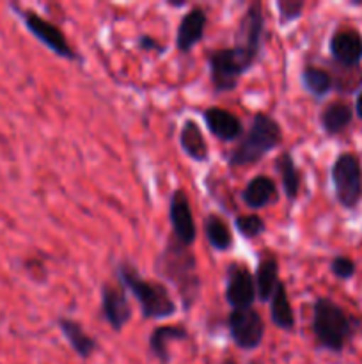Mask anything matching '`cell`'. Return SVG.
Returning <instances> with one entry per match:
<instances>
[{"instance_id":"cell-31","label":"cell","mask_w":362,"mask_h":364,"mask_svg":"<svg viewBox=\"0 0 362 364\" xmlns=\"http://www.w3.org/2000/svg\"><path fill=\"white\" fill-rule=\"evenodd\" d=\"M170 7H183L185 2H167Z\"/></svg>"},{"instance_id":"cell-9","label":"cell","mask_w":362,"mask_h":364,"mask_svg":"<svg viewBox=\"0 0 362 364\" xmlns=\"http://www.w3.org/2000/svg\"><path fill=\"white\" fill-rule=\"evenodd\" d=\"M227 329L233 343L240 350H256L265 340V320L254 308L233 309L227 318Z\"/></svg>"},{"instance_id":"cell-12","label":"cell","mask_w":362,"mask_h":364,"mask_svg":"<svg viewBox=\"0 0 362 364\" xmlns=\"http://www.w3.org/2000/svg\"><path fill=\"white\" fill-rule=\"evenodd\" d=\"M102 313L112 331L121 333L131 320V304L123 284L105 283L102 287Z\"/></svg>"},{"instance_id":"cell-26","label":"cell","mask_w":362,"mask_h":364,"mask_svg":"<svg viewBox=\"0 0 362 364\" xmlns=\"http://www.w3.org/2000/svg\"><path fill=\"white\" fill-rule=\"evenodd\" d=\"M234 230L243 237L245 240H254L261 237L266 231V223L258 213H247V215L234 217Z\"/></svg>"},{"instance_id":"cell-14","label":"cell","mask_w":362,"mask_h":364,"mask_svg":"<svg viewBox=\"0 0 362 364\" xmlns=\"http://www.w3.org/2000/svg\"><path fill=\"white\" fill-rule=\"evenodd\" d=\"M206 25H208V14L202 7L195 6L188 9L177 25L176 48L181 53H190L204 39Z\"/></svg>"},{"instance_id":"cell-11","label":"cell","mask_w":362,"mask_h":364,"mask_svg":"<svg viewBox=\"0 0 362 364\" xmlns=\"http://www.w3.org/2000/svg\"><path fill=\"white\" fill-rule=\"evenodd\" d=\"M169 220L172 226V237L180 244L192 247L197 238V230H195L194 213H192L190 199L183 188H176L170 194L169 199Z\"/></svg>"},{"instance_id":"cell-21","label":"cell","mask_w":362,"mask_h":364,"mask_svg":"<svg viewBox=\"0 0 362 364\" xmlns=\"http://www.w3.org/2000/svg\"><path fill=\"white\" fill-rule=\"evenodd\" d=\"M270 320H272V323L277 329L286 331V333H291L295 329V323H297L293 306H291L286 284L283 281L277 284L275 291H273L272 299H270Z\"/></svg>"},{"instance_id":"cell-33","label":"cell","mask_w":362,"mask_h":364,"mask_svg":"<svg viewBox=\"0 0 362 364\" xmlns=\"http://www.w3.org/2000/svg\"><path fill=\"white\" fill-rule=\"evenodd\" d=\"M251 364H254V363H251Z\"/></svg>"},{"instance_id":"cell-15","label":"cell","mask_w":362,"mask_h":364,"mask_svg":"<svg viewBox=\"0 0 362 364\" xmlns=\"http://www.w3.org/2000/svg\"><path fill=\"white\" fill-rule=\"evenodd\" d=\"M202 119L209 134L222 142H234L243 135V124L240 117L222 107L206 109L202 112Z\"/></svg>"},{"instance_id":"cell-7","label":"cell","mask_w":362,"mask_h":364,"mask_svg":"<svg viewBox=\"0 0 362 364\" xmlns=\"http://www.w3.org/2000/svg\"><path fill=\"white\" fill-rule=\"evenodd\" d=\"M263 38H265V13L261 2H252L238 21L234 48L254 66L263 52Z\"/></svg>"},{"instance_id":"cell-24","label":"cell","mask_w":362,"mask_h":364,"mask_svg":"<svg viewBox=\"0 0 362 364\" xmlns=\"http://www.w3.org/2000/svg\"><path fill=\"white\" fill-rule=\"evenodd\" d=\"M204 237L209 247L216 252H226L233 247V231L226 219L216 213L204 217Z\"/></svg>"},{"instance_id":"cell-13","label":"cell","mask_w":362,"mask_h":364,"mask_svg":"<svg viewBox=\"0 0 362 364\" xmlns=\"http://www.w3.org/2000/svg\"><path fill=\"white\" fill-rule=\"evenodd\" d=\"M332 59L343 68H358L362 63V34L351 27L337 28L329 43Z\"/></svg>"},{"instance_id":"cell-5","label":"cell","mask_w":362,"mask_h":364,"mask_svg":"<svg viewBox=\"0 0 362 364\" xmlns=\"http://www.w3.org/2000/svg\"><path fill=\"white\" fill-rule=\"evenodd\" d=\"M209 80L215 92H231L238 87L240 78L252 70V64L234 46H224L208 52Z\"/></svg>"},{"instance_id":"cell-16","label":"cell","mask_w":362,"mask_h":364,"mask_svg":"<svg viewBox=\"0 0 362 364\" xmlns=\"http://www.w3.org/2000/svg\"><path fill=\"white\" fill-rule=\"evenodd\" d=\"M277 199H279V188H277L275 181L265 174H258L252 178L241 191V201L254 212L273 205L277 203Z\"/></svg>"},{"instance_id":"cell-23","label":"cell","mask_w":362,"mask_h":364,"mask_svg":"<svg viewBox=\"0 0 362 364\" xmlns=\"http://www.w3.org/2000/svg\"><path fill=\"white\" fill-rule=\"evenodd\" d=\"M353 121V109L350 103L337 100V102H330L325 109L319 114V123L325 134L337 135L341 132L346 130Z\"/></svg>"},{"instance_id":"cell-28","label":"cell","mask_w":362,"mask_h":364,"mask_svg":"<svg viewBox=\"0 0 362 364\" xmlns=\"http://www.w3.org/2000/svg\"><path fill=\"white\" fill-rule=\"evenodd\" d=\"M330 272L341 281H348L355 276L357 272V265L351 258L348 256H334L332 262H330Z\"/></svg>"},{"instance_id":"cell-6","label":"cell","mask_w":362,"mask_h":364,"mask_svg":"<svg viewBox=\"0 0 362 364\" xmlns=\"http://www.w3.org/2000/svg\"><path fill=\"white\" fill-rule=\"evenodd\" d=\"M334 194L343 208L353 210L362 199V164L355 153H339L332 169Z\"/></svg>"},{"instance_id":"cell-18","label":"cell","mask_w":362,"mask_h":364,"mask_svg":"<svg viewBox=\"0 0 362 364\" xmlns=\"http://www.w3.org/2000/svg\"><path fill=\"white\" fill-rule=\"evenodd\" d=\"M188 338V331L180 323L158 326L149 334V352L160 364H169V345L174 341H185Z\"/></svg>"},{"instance_id":"cell-17","label":"cell","mask_w":362,"mask_h":364,"mask_svg":"<svg viewBox=\"0 0 362 364\" xmlns=\"http://www.w3.org/2000/svg\"><path fill=\"white\" fill-rule=\"evenodd\" d=\"M57 327H59L64 340L70 343V347L73 348V352L80 359H89L98 350V340L85 333L82 323H78L77 320L67 318V316H59L57 318Z\"/></svg>"},{"instance_id":"cell-20","label":"cell","mask_w":362,"mask_h":364,"mask_svg":"<svg viewBox=\"0 0 362 364\" xmlns=\"http://www.w3.org/2000/svg\"><path fill=\"white\" fill-rule=\"evenodd\" d=\"M180 146L185 155L194 162H206L208 160V144H206L204 134L201 127L194 119H187L181 124L180 130Z\"/></svg>"},{"instance_id":"cell-8","label":"cell","mask_w":362,"mask_h":364,"mask_svg":"<svg viewBox=\"0 0 362 364\" xmlns=\"http://www.w3.org/2000/svg\"><path fill=\"white\" fill-rule=\"evenodd\" d=\"M14 11L20 14V18L23 20L27 31L38 39L41 45H45L50 52H53L55 55H59L60 59L67 60H78L77 52L71 48L70 41H67L66 34L62 32V28H59V25H55L53 21L46 20V18L39 16L34 11H25L18 9L14 6Z\"/></svg>"},{"instance_id":"cell-19","label":"cell","mask_w":362,"mask_h":364,"mask_svg":"<svg viewBox=\"0 0 362 364\" xmlns=\"http://www.w3.org/2000/svg\"><path fill=\"white\" fill-rule=\"evenodd\" d=\"M254 283H256V297H258V301L270 302L277 284L280 283L279 262H277L275 256L263 255V258L259 259L258 267H256Z\"/></svg>"},{"instance_id":"cell-29","label":"cell","mask_w":362,"mask_h":364,"mask_svg":"<svg viewBox=\"0 0 362 364\" xmlns=\"http://www.w3.org/2000/svg\"><path fill=\"white\" fill-rule=\"evenodd\" d=\"M137 48L142 50V52H155V53H158V55L165 53V50H167L163 43H160L158 39L153 38V36H149V34L138 36Z\"/></svg>"},{"instance_id":"cell-27","label":"cell","mask_w":362,"mask_h":364,"mask_svg":"<svg viewBox=\"0 0 362 364\" xmlns=\"http://www.w3.org/2000/svg\"><path fill=\"white\" fill-rule=\"evenodd\" d=\"M275 7L279 11V23L283 27H287V25L293 23L295 20L302 16L305 2L304 0H277Z\"/></svg>"},{"instance_id":"cell-1","label":"cell","mask_w":362,"mask_h":364,"mask_svg":"<svg viewBox=\"0 0 362 364\" xmlns=\"http://www.w3.org/2000/svg\"><path fill=\"white\" fill-rule=\"evenodd\" d=\"M155 272L172 284L181 299L185 311H190L201 297V276L197 270V259L192 247L180 244L174 237L167 240L155 259Z\"/></svg>"},{"instance_id":"cell-30","label":"cell","mask_w":362,"mask_h":364,"mask_svg":"<svg viewBox=\"0 0 362 364\" xmlns=\"http://www.w3.org/2000/svg\"><path fill=\"white\" fill-rule=\"evenodd\" d=\"M355 114H357L358 119L362 121V91L358 92L357 100H355Z\"/></svg>"},{"instance_id":"cell-2","label":"cell","mask_w":362,"mask_h":364,"mask_svg":"<svg viewBox=\"0 0 362 364\" xmlns=\"http://www.w3.org/2000/svg\"><path fill=\"white\" fill-rule=\"evenodd\" d=\"M361 327V320L341 308L329 297H318L312 304L311 331L319 348L341 354L353 340Z\"/></svg>"},{"instance_id":"cell-4","label":"cell","mask_w":362,"mask_h":364,"mask_svg":"<svg viewBox=\"0 0 362 364\" xmlns=\"http://www.w3.org/2000/svg\"><path fill=\"white\" fill-rule=\"evenodd\" d=\"M283 142V128L279 121L266 112H256L248 130L227 156L229 167L254 166Z\"/></svg>"},{"instance_id":"cell-25","label":"cell","mask_w":362,"mask_h":364,"mask_svg":"<svg viewBox=\"0 0 362 364\" xmlns=\"http://www.w3.org/2000/svg\"><path fill=\"white\" fill-rule=\"evenodd\" d=\"M300 82L305 91L314 98L322 100L334 89V77L318 66H305L300 73Z\"/></svg>"},{"instance_id":"cell-3","label":"cell","mask_w":362,"mask_h":364,"mask_svg":"<svg viewBox=\"0 0 362 364\" xmlns=\"http://www.w3.org/2000/svg\"><path fill=\"white\" fill-rule=\"evenodd\" d=\"M117 279L124 290L137 299L144 320L170 318L177 313V304L165 284L144 279L133 263L123 259L117 265Z\"/></svg>"},{"instance_id":"cell-32","label":"cell","mask_w":362,"mask_h":364,"mask_svg":"<svg viewBox=\"0 0 362 364\" xmlns=\"http://www.w3.org/2000/svg\"><path fill=\"white\" fill-rule=\"evenodd\" d=\"M222 364H238V363L234 361V359H226V361H224Z\"/></svg>"},{"instance_id":"cell-22","label":"cell","mask_w":362,"mask_h":364,"mask_svg":"<svg viewBox=\"0 0 362 364\" xmlns=\"http://www.w3.org/2000/svg\"><path fill=\"white\" fill-rule=\"evenodd\" d=\"M275 171L280 176V185H283V192L291 203L297 201L300 196L302 188V174L298 171L297 162H295L293 155L290 151H283L273 162Z\"/></svg>"},{"instance_id":"cell-10","label":"cell","mask_w":362,"mask_h":364,"mask_svg":"<svg viewBox=\"0 0 362 364\" xmlns=\"http://www.w3.org/2000/svg\"><path fill=\"white\" fill-rule=\"evenodd\" d=\"M224 295L231 309H248L258 301L256 297V283L252 272L243 263H231L226 270L224 279Z\"/></svg>"}]
</instances>
